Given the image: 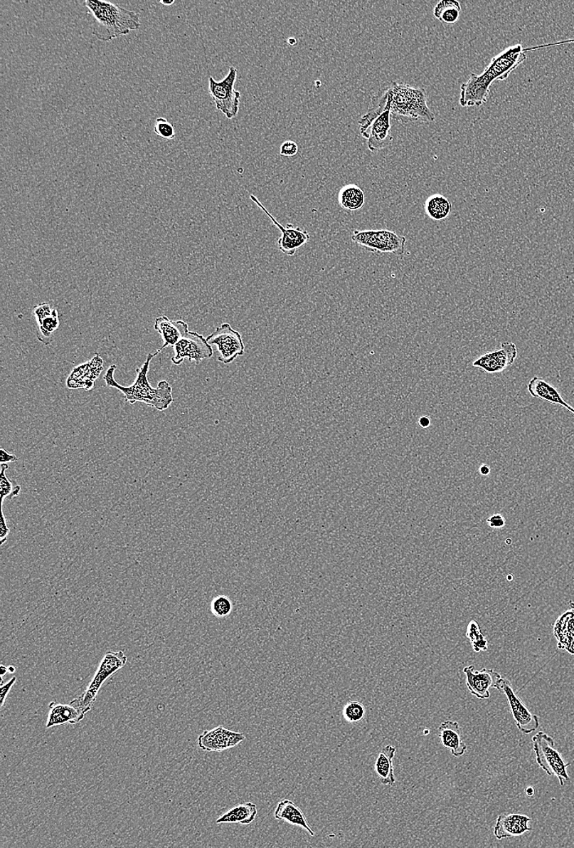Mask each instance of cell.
Masks as SVG:
<instances>
[{
  "mask_svg": "<svg viewBox=\"0 0 574 848\" xmlns=\"http://www.w3.org/2000/svg\"><path fill=\"white\" fill-rule=\"evenodd\" d=\"M159 352L149 353L147 361L141 368L137 369L135 382L129 386L124 387L118 384L115 379L114 374L117 369L115 365L111 366L104 376L105 384L109 387L118 389L124 396L125 402L131 405L137 402L146 404L149 407L164 412L174 402L172 387L166 380L160 381L157 387L150 385L148 379V372L152 359L159 355Z\"/></svg>",
  "mask_w": 574,
  "mask_h": 848,
  "instance_id": "cell-1",
  "label": "cell"
},
{
  "mask_svg": "<svg viewBox=\"0 0 574 848\" xmlns=\"http://www.w3.org/2000/svg\"><path fill=\"white\" fill-rule=\"evenodd\" d=\"M538 49H541L539 45L523 48L521 44L505 49L490 61L482 74L470 75L467 81L464 83V89L467 97L474 102L486 103L492 84L495 81L506 80L511 73L526 60V53Z\"/></svg>",
  "mask_w": 574,
  "mask_h": 848,
  "instance_id": "cell-2",
  "label": "cell"
},
{
  "mask_svg": "<svg viewBox=\"0 0 574 848\" xmlns=\"http://www.w3.org/2000/svg\"><path fill=\"white\" fill-rule=\"evenodd\" d=\"M85 6L92 19V35L109 42L140 29V15L107 1L87 0Z\"/></svg>",
  "mask_w": 574,
  "mask_h": 848,
  "instance_id": "cell-3",
  "label": "cell"
},
{
  "mask_svg": "<svg viewBox=\"0 0 574 848\" xmlns=\"http://www.w3.org/2000/svg\"><path fill=\"white\" fill-rule=\"evenodd\" d=\"M393 120L403 123L432 122L435 115L428 108L425 89L408 84L390 82L381 88Z\"/></svg>",
  "mask_w": 574,
  "mask_h": 848,
  "instance_id": "cell-4",
  "label": "cell"
},
{
  "mask_svg": "<svg viewBox=\"0 0 574 848\" xmlns=\"http://www.w3.org/2000/svg\"><path fill=\"white\" fill-rule=\"evenodd\" d=\"M127 662V656L122 651L119 652H108L104 656L102 661H100L98 669L95 674L93 679L89 684L85 693L80 698H78L71 701V704L75 706L76 708L79 709L85 714L92 709L95 701L97 700V696L100 688L102 687L103 684L107 679L118 672L124 667Z\"/></svg>",
  "mask_w": 574,
  "mask_h": 848,
  "instance_id": "cell-5",
  "label": "cell"
},
{
  "mask_svg": "<svg viewBox=\"0 0 574 848\" xmlns=\"http://www.w3.org/2000/svg\"><path fill=\"white\" fill-rule=\"evenodd\" d=\"M535 758L540 768L548 775L558 778L561 786L570 782L567 768L570 765L556 749L555 741L551 736L538 732L532 738Z\"/></svg>",
  "mask_w": 574,
  "mask_h": 848,
  "instance_id": "cell-6",
  "label": "cell"
},
{
  "mask_svg": "<svg viewBox=\"0 0 574 848\" xmlns=\"http://www.w3.org/2000/svg\"><path fill=\"white\" fill-rule=\"evenodd\" d=\"M354 244L368 251L377 254L403 256L406 239L390 230H355L352 235Z\"/></svg>",
  "mask_w": 574,
  "mask_h": 848,
  "instance_id": "cell-7",
  "label": "cell"
},
{
  "mask_svg": "<svg viewBox=\"0 0 574 848\" xmlns=\"http://www.w3.org/2000/svg\"><path fill=\"white\" fill-rule=\"evenodd\" d=\"M237 69L230 66L224 80L217 82L209 77L208 91L216 105L217 110L221 112L228 120L235 117L240 105L241 93L234 88L237 80Z\"/></svg>",
  "mask_w": 574,
  "mask_h": 848,
  "instance_id": "cell-8",
  "label": "cell"
},
{
  "mask_svg": "<svg viewBox=\"0 0 574 848\" xmlns=\"http://www.w3.org/2000/svg\"><path fill=\"white\" fill-rule=\"evenodd\" d=\"M211 346H216L219 352L218 361L225 365L232 363L238 357L244 355L243 337L228 323H223L213 333L208 336Z\"/></svg>",
  "mask_w": 574,
  "mask_h": 848,
  "instance_id": "cell-9",
  "label": "cell"
},
{
  "mask_svg": "<svg viewBox=\"0 0 574 848\" xmlns=\"http://www.w3.org/2000/svg\"><path fill=\"white\" fill-rule=\"evenodd\" d=\"M495 689L504 693L508 699L510 711L518 729L523 734H531L536 731L540 726L539 717L528 710L509 679L501 678Z\"/></svg>",
  "mask_w": 574,
  "mask_h": 848,
  "instance_id": "cell-10",
  "label": "cell"
},
{
  "mask_svg": "<svg viewBox=\"0 0 574 848\" xmlns=\"http://www.w3.org/2000/svg\"><path fill=\"white\" fill-rule=\"evenodd\" d=\"M175 356L171 362L180 366L186 358L199 365L201 362L213 357V350L203 335L193 331L188 333L174 347Z\"/></svg>",
  "mask_w": 574,
  "mask_h": 848,
  "instance_id": "cell-11",
  "label": "cell"
},
{
  "mask_svg": "<svg viewBox=\"0 0 574 848\" xmlns=\"http://www.w3.org/2000/svg\"><path fill=\"white\" fill-rule=\"evenodd\" d=\"M250 198L253 203L257 205L265 213L267 217L274 223L275 226L280 230L282 234L280 239L277 240V245L278 248H280L282 253L289 256H293L300 247L308 243L310 236L307 230L299 227H294L292 224H287L286 227H283L272 216L271 213L265 209V206L260 203V200L256 198V196L252 194L250 196Z\"/></svg>",
  "mask_w": 574,
  "mask_h": 848,
  "instance_id": "cell-12",
  "label": "cell"
},
{
  "mask_svg": "<svg viewBox=\"0 0 574 848\" xmlns=\"http://www.w3.org/2000/svg\"><path fill=\"white\" fill-rule=\"evenodd\" d=\"M391 119L390 111H384L360 130L361 136L366 139L367 147L371 152L386 149L392 143Z\"/></svg>",
  "mask_w": 574,
  "mask_h": 848,
  "instance_id": "cell-13",
  "label": "cell"
},
{
  "mask_svg": "<svg viewBox=\"0 0 574 848\" xmlns=\"http://www.w3.org/2000/svg\"><path fill=\"white\" fill-rule=\"evenodd\" d=\"M517 357V347L514 342H503L498 350L484 353L473 362V367L480 368L484 372L495 374L503 372L514 365Z\"/></svg>",
  "mask_w": 574,
  "mask_h": 848,
  "instance_id": "cell-14",
  "label": "cell"
},
{
  "mask_svg": "<svg viewBox=\"0 0 574 848\" xmlns=\"http://www.w3.org/2000/svg\"><path fill=\"white\" fill-rule=\"evenodd\" d=\"M103 359L96 353L91 360L80 365L72 370L66 380V387L69 389H83L87 392L92 391L95 383L103 372Z\"/></svg>",
  "mask_w": 574,
  "mask_h": 848,
  "instance_id": "cell-15",
  "label": "cell"
},
{
  "mask_svg": "<svg viewBox=\"0 0 574 848\" xmlns=\"http://www.w3.org/2000/svg\"><path fill=\"white\" fill-rule=\"evenodd\" d=\"M246 738L242 733L231 731L223 726L205 731L198 738L199 748L205 751H223L233 748Z\"/></svg>",
  "mask_w": 574,
  "mask_h": 848,
  "instance_id": "cell-16",
  "label": "cell"
},
{
  "mask_svg": "<svg viewBox=\"0 0 574 848\" xmlns=\"http://www.w3.org/2000/svg\"><path fill=\"white\" fill-rule=\"evenodd\" d=\"M464 673L468 690L476 698L482 700L490 698V689H495L501 678L497 671L487 668L477 671L474 666H466Z\"/></svg>",
  "mask_w": 574,
  "mask_h": 848,
  "instance_id": "cell-17",
  "label": "cell"
},
{
  "mask_svg": "<svg viewBox=\"0 0 574 848\" xmlns=\"http://www.w3.org/2000/svg\"><path fill=\"white\" fill-rule=\"evenodd\" d=\"M531 821V817L519 813L500 814L496 820L494 834L499 840L521 836L533 830L529 827Z\"/></svg>",
  "mask_w": 574,
  "mask_h": 848,
  "instance_id": "cell-18",
  "label": "cell"
},
{
  "mask_svg": "<svg viewBox=\"0 0 574 848\" xmlns=\"http://www.w3.org/2000/svg\"><path fill=\"white\" fill-rule=\"evenodd\" d=\"M154 330L158 331L164 345L157 351L161 352L165 348L174 347L188 333V325L183 321H172L166 316L156 318Z\"/></svg>",
  "mask_w": 574,
  "mask_h": 848,
  "instance_id": "cell-19",
  "label": "cell"
},
{
  "mask_svg": "<svg viewBox=\"0 0 574 848\" xmlns=\"http://www.w3.org/2000/svg\"><path fill=\"white\" fill-rule=\"evenodd\" d=\"M439 738L445 748L450 751L451 755L460 758L465 754L467 745L462 740L460 726L458 722L444 721L438 728Z\"/></svg>",
  "mask_w": 574,
  "mask_h": 848,
  "instance_id": "cell-20",
  "label": "cell"
},
{
  "mask_svg": "<svg viewBox=\"0 0 574 848\" xmlns=\"http://www.w3.org/2000/svg\"><path fill=\"white\" fill-rule=\"evenodd\" d=\"M528 391L533 397L564 407L568 409V412L574 414V408L568 405L560 396V392L543 379L535 376L528 382Z\"/></svg>",
  "mask_w": 574,
  "mask_h": 848,
  "instance_id": "cell-21",
  "label": "cell"
},
{
  "mask_svg": "<svg viewBox=\"0 0 574 848\" xmlns=\"http://www.w3.org/2000/svg\"><path fill=\"white\" fill-rule=\"evenodd\" d=\"M49 713L46 728L64 726V724H75L80 723L85 717L83 713L73 705L51 703L49 706Z\"/></svg>",
  "mask_w": 574,
  "mask_h": 848,
  "instance_id": "cell-22",
  "label": "cell"
},
{
  "mask_svg": "<svg viewBox=\"0 0 574 848\" xmlns=\"http://www.w3.org/2000/svg\"><path fill=\"white\" fill-rule=\"evenodd\" d=\"M275 817L277 821L286 822L305 829L312 837L315 836L314 831L312 829L304 812L292 800H283L278 802Z\"/></svg>",
  "mask_w": 574,
  "mask_h": 848,
  "instance_id": "cell-23",
  "label": "cell"
},
{
  "mask_svg": "<svg viewBox=\"0 0 574 848\" xmlns=\"http://www.w3.org/2000/svg\"><path fill=\"white\" fill-rule=\"evenodd\" d=\"M397 749L391 745H388L380 752L375 763V771L381 782L384 785L392 786L395 782L394 774L393 759Z\"/></svg>",
  "mask_w": 574,
  "mask_h": 848,
  "instance_id": "cell-24",
  "label": "cell"
},
{
  "mask_svg": "<svg viewBox=\"0 0 574 848\" xmlns=\"http://www.w3.org/2000/svg\"><path fill=\"white\" fill-rule=\"evenodd\" d=\"M257 806L253 802H245L230 808L216 820V824H252L257 816Z\"/></svg>",
  "mask_w": 574,
  "mask_h": 848,
  "instance_id": "cell-25",
  "label": "cell"
},
{
  "mask_svg": "<svg viewBox=\"0 0 574 848\" xmlns=\"http://www.w3.org/2000/svg\"><path fill=\"white\" fill-rule=\"evenodd\" d=\"M338 201L344 210L359 211L366 204V195L358 185L349 184L339 190Z\"/></svg>",
  "mask_w": 574,
  "mask_h": 848,
  "instance_id": "cell-26",
  "label": "cell"
},
{
  "mask_svg": "<svg viewBox=\"0 0 574 848\" xmlns=\"http://www.w3.org/2000/svg\"><path fill=\"white\" fill-rule=\"evenodd\" d=\"M425 212L432 220L440 221L445 220L450 214L452 204L448 199L442 194H433L426 200Z\"/></svg>",
  "mask_w": 574,
  "mask_h": 848,
  "instance_id": "cell-27",
  "label": "cell"
},
{
  "mask_svg": "<svg viewBox=\"0 0 574 848\" xmlns=\"http://www.w3.org/2000/svg\"><path fill=\"white\" fill-rule=\"evenodd\" d=\"M461 12V4L456 0H442L433 10L435 18L449 25L455 24L459 21Z\"/></svg>",
  "mask_w": 574,
  "mask_h": 848,
  "instance_id": "cell-28",
  "label": "cell"
},
{
  "mask_svg": "<svg viewBox=\"0 0 574 848\" xmlns=\"http://www.w3.org/2000/svg\"><path fill=\"white\" fill-rule=\"evenodd\" d=\"M60 325V321L59 319V313L57 310H55V308H54L51 315L44 318L41 323L37 325L38 340L41 341L44 345H50L48 340L51 338V336L55 331L59 328Z\"/></svg>",
  "mask_w": 574,
  "mask_h": 848,
  "instance_id": "cell-29",
  "label": "cell"
},
{
  "mask_svg": "<svg viewBox=\"0 0 574 848\" xmlns=\"http://www.w3.org/2000/svg\"><path fill=\"white\" fill-rule=\"evenodd\" d=\"M9 469L8 464H1V473H0V496H1V506L4 499H13L18 497L21 492V486L16 484L14 481L9 480L6 475V471Z\"/></svg>",
  "mask_w": 574,
  "mask_h": 848,
  "instance_id": "cell-30",
  "label": "cell"
},
{
  "mask_svg": "<svg viewBox=\"0 0 574 848\" xmlns=\"http://www.w3.org/2000/svg\"><path fill=\"white\" fill-rule=\"evenodd\" d=\"M466 637L469 639L476 653L486 652L488 650V640L476 621L472 620L468 624Z\"/></svg>",
  "mask_w": 574,
  "mask_h": 848,
  "instance_id": "cell-31",
  "label": "cell"
},
{
  "mask_svg": "<svg viewBox=\"0 0 574 848\" xmlns=\"http://www.w3.org/2000/svg\"><path fill=\"white\" fill-rule=\"evenodd\" d=\"M366 714V707L359 701H349L343 710V716L349 723H358L363 721Z\"/></svg>",
  "mask_w": 574,
  "mask_h": 848,
  "instance_id": "cell-32",
  "label": "cell"
},
{
  "mask_svg": "<svg viewBox=\"0 0 574 848\" xmlns=\"http://www.w3.org/2000/svg\"><path fill=\"white\" fill-rule=\"evenodd\" d=\"M211 609L216 617H225L231 614L233 604L230 599L224 595H220L213 600Z\"/></svg>",
  "mask_w": 574,
  "mask_h": 848,
  "instance_id": "cell-33",
  "label": "cell"
},
{
  "mask_svg": "<svg viewBox=\"0 0 574 848\" xmlns=\"http://www.w3.org/2000/svg\"><path fill=\"white\" fill-rule=\"evenodd\" d=\"M154 132L158 137L166 140H174L176 137L174 126L165 117L156 120Z\"/></svg>",
  "mask_w": 574,
  "mask_h": 848,
  "instance_id": "cell-34",
  "label": "cell"
},
{
  "mask_svg": "<svg viewBox=\"0 0 574 848\" xmlns=\"http://www.w3.org/2000/svg\"><path fill=\"white\" fill-rule=\"evenodd\" d=\"M53 310L54 308L46 304V303H43V304L35 306L33 310V317L36 319L37 325L41 323L44 318L51 315Z\"/></svg>",
  "mask_w": 574,
  "mask_h": 848,
  "instance_id": "cell-35",
  "label": "cell"
},
{
  "mask_svg": "<svg viewBox=\"0 0 574 848\" xmlns=\"http://www.w3.org/2000/svg\"><path fill=\"white\" fill-rule=\"evenodd\" d=\"M298 145L293 140H287L280 147V155L283 157H294L298 154Z\"/></svg>",
  "mask_w": 574,
  "mask_h": 848,
  "instance_id": "cell-36",
  "label": "cell"
},
{
  "mask_svg": "<svg viewBox=\"0 0 574 848\" xmlns=\"http://www.w3.org/2000/svg\"><path fill=\"white\" fill-rule=\"evenodd\" d=\"M10 529L8 526L6 518H5L3 506H1V515H0V544L4 545L7 541Z\"/></svg>",
  "mask_w": 574,
  "mask_h": 848,
  "instance_id": "cell-37",
  "label": "cell"
},
{
  "mask_svg": "<svg viewBox=\"0 0 574 848\" xmlns=\"http://www.w3.org/2000/svg\"><path fill=\"white\" fill-rule=\"evenodd\" d=\"M487 524L492 529H501L506 525V520L503 515L494 514L487 519Z\"/></svg>",
  "mask_w": 574,
  "mask_h": 848,
  "instance_id": "cell-38",
  "label": "cell"
},
{
  "mask_svg": "<svg viewBox=\"0 0 574 848\" xmlns=\"http://www.w3.org/2000/svg\"><path fill=\"white\" fill-rule=\"evenodd\" d=\"M16 682V678L14 677V678L11 679L8 683H6L4 685H1V690H0V698H1V706H3L4 705V701H5V700H6L7 696L9 693L11 689H12L14 687V685L15 684Z\"/></svg>",
  "mask_w": 574,
  "mask_h": 848,
  "instance_id": "cell-39",
  "label": "cell"
},
{
  "mask_svg": "<svg viewBox=\"0 0 574 848\" xmlns=\"http://www.w3.org/2000/svg\"><path fill=\"white\" fill-rule=\"evenodd\" d=\"M18 457H16L14 456V454L9 453L7 451L4 450V449L0 450V464H1L15 463L18 461Z\"/></svg>",
  "mask_w": 574,
  "mask_h": 848,
  "instance_id": "cell-40",
  "label": "cell"
},
{
  "mask_svg": "<svg viewBox=\"0 0 574 848\" xmlns=\"http://www.w3.org/2000/svg\"><path fill=\"white\" fill-rule=\"evenodd\" d=\"M419 424L422 429H427L431 425V419L427 417H422L419 420Z\"/></svg>",
  "mask_w": 574,
  "mask_h": 848,
  "instance_id": "cell-41",
  "label": "cell"
},
{
  "mask_svg": "<svg viewBox=\"0 0 574 848\" xmlns=\"http://www.w3.org/2000/svg\"><path fill=\"white\" fill-rule=\"evenodd\" d=\"M479 473L483 476H487L490 474V468L487 464H483L479 469Z\"/></svg>",
  "mask_w": 574,
  "mask_h": 848,
  "instance_id": "cell-42",
  "label": "cell"
},
{
  "mask_svg": "<svg viewBox=\"0 0 574 848\" xmlns=\"http://www.w3.org/2000/svg\"><path fill=\"white\" fill-rule=\"evenodd\" d=\"M287 42L289 45H291V46H294V45L297 44V39L293 37L288 38Z\"/></svg>",
  "mask_w": 574,
  "mask_h": 848,
  "instance_id": "cell-43",
  "label": "cell"
},
{
  "mask_svg": "<svg viewBox=\"0 0 574 848\" xmlns=\"http://www.w3.org/2000/svg\"><path fill=\"white\" fill-rule=\"evenodd\" d=\"M526 793L527 796L531 797L534 795V789L531 787V786H529V787L526 790Z\"/></svg>",
  "mask_w": 574,
  "mask_h": 848,
  "instance_id": "cell-44",
  "label": "cell"
},
{
  "mask_svg": "<svg viewBox=\"0 0 574 848\" xmlns=\"http://www.w3.org/2000/svg\"><path fill=\"white\" fill-rule=\"evenodd\" d=\"M159 3L161 4L164 5V6H166V7H170V6H171L172 4H175V1H174V0H171V1H161H161Z\"/></svg>",
  "mask_w": 574,
  "mask_h": 848,
  "instance_id": "cell-45",
  "label": "cell"
},
{
  "mask_svg": "<svg viewBox=\"0 0 574 848\" xmlns=\"http://www.w3.org/2000/svg\"><path fill=\"white\" fill-rule=\"evenodd\" d=\"M8 671H8L7 667H5L3 665L1 666H0V672H1V677H3L5 675V674H6Z\"/></svg>",
  "mask_w": 574,
  "mask_h": 848,
  "instance_id": "cell-46",
  "label": "cell"
},
{
  "mask_svg": "<svg viewBox=\"0 0 574 848\" xmlns=\"http://www.w3.org/2000/svg\"><path fill=\"white\" fill-rule=\"evenodd\" d=\"M15 670H16L15 667H14L13 666L8 667L9 673H14Z\"/></svg>",
  "mask_w": 574,
  "mask_h": 848,
  "instance_id": "cell-47",
  "label": "cell"
}]
</instances>
